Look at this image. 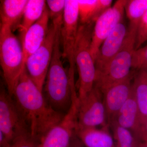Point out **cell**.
Here are the masks:
<instances>
[{"label":"cell","mask_w":147,"mask_h":147,"mask_svg":"<svg viewBox=\"0 0 147 147\" xmlns=\"http://www.w3.org/2000/svg\"><path fill=\"white\" fill-rule=\"evenodd\" d=\"M0 131L11 143L21 135L30 134L13 98L2 85L0 91Z\"/></svg>","instance_id":"cell-8"},{"label":"cell","mask_w":147,"mask_h":147,"mask_svg":"<svg viewBox=\"0 0 147 147\" xmlns=\"http://www.w3.org/2000/svg\"><path fill=\"white\" fill-rule=\"evenodd\" d=\"M0 62L7 91L12 96L25 63L22 44L7 25H1Z\"/></svg>","instance_id":"cell-3"},{"label":"cell","mask_w":147,"mask_h":147,"mask_svg":"<svg viewBox=\"0 0 147 147\" xmlns=\"http://www.w3.org/2000/svg\"><path fill=\"white\" fill-rule=\"evenodd\" d=\"M39 142L34 139L30 134L19 136L11 143V147H38Z\"/></svg>","instance_id":"cell-26"},{"label":"cell","mask_w":147,"mask_h":147,"mask_svg":"<svg viewBox=\"0 0 147 147\" xmlns=\"http://www.w3.org/2000/svg\"><path fill=\"white\" fill-rule=\"evenodd\" d=\"M113 123L128 129L139 140L142 126L133 88L128 99L119 110Z\"/></svg>","instance_id":"cell-15"},{"label":"cell","mask_w":147,"mask_h":147,"mask_svg":"<svg viewBox=\"0 0 147 147\" xmlns=\"http://www.w3.org/2000/svg\"><path fill=\"white\" fill-rule=\"evenodd\" d=\"M98 126L102 127L110 126L107 122L102 92L94 86L86 96L79 100L77 128Z\"/></svg>","instance_id":"cell-10"},{"label":"cell","mask_w":147,"mask_h":147,"mask_svg":"<svg viewBox=\"0 0 147 147\" xmlns=\"http://www.w3.org/2000/svg\"><path fill=\"white\" fill-rule=\"evenodd\" d=\"M77 1L79 6V24H86L93 23L92 19L97 4V0Z\"/></svg>","instance_id":"cell-22"},{"label":"cell","mask_w":147,"mask_h":147,"mask_svg":"<svg viewBox=\"0 0 147 147\" xmlns=\"http://www.w3.org/2000/svg\"><path fill=\"white\" fill-rule=\"evenodd\" d=\"M139 24L129 23L123 45L106 69L96 74L94 86L102 92L110 86L124 80L131 74Z\"/></svg>","instance_id":"cell-4"},{"label":"cell","mask_w":147,"mask_h":147,"mask_svg":"<svg viewBox=\"0 0 147 147\" xmlns=\"http://www.w3.org/2000/svg\"><path fill=\"white\" fill-rule=\"evenodd\" d=\"M70 108L63 119L50 129L40 140L38 147H70L78 126L79 100L75 86L72 87Z\"/></svg>","instance_id":"cell-7"},{"label":"cell","mask_w":147,"mask_h":147,"mask_svg":"<svg viewBox=\"0 0 147 147\" xmlns=\"http://www.w3.org/2000/svg\"><path fill=\"white\" fill-rule=\"evenodd\" d=\"M125 9L129 23L139 24L147 11V0H127Z\"/></svg>","instance_id":"cell-21"},{"label":"cell","mask_w":147,"mask_h":147,"mask_svg":"<svg viewBox=\"0 0 147 147\" xmlns=\"http://www.w3.org/2000/svg\"><path fill=\"white\" fill-rule=\"evenodd\" d=\"M50 14L46 7L40 18L30 27L21 38L24 54V62L43 43L47 36Z\"/></svg>","instance_id":"cell-14"},{"label":"cell","mask_w":147,"mask_h":147,"mask_svg":"<svg viewBox=\"0 0 147 147\" xmlns=\"http://www.w3.org/2000/svg\"><path fill=\"white\" fill-rule=\"evenodd\" d=\"M46 3L48 6L50 17L52 21L63 17L65 1L48 0L46 1Z\"/></svg>","instance_id":"cell-24"},{"label":"cell","mask_w":147,"mask_h":147,"mask_svg":"<svg viewBox=\"0 0 147 147\" xmlns=\"http://www.w3.org/2000/svg\"><path fill=\"white\" fill-rule=\"evenodd\" d=\"M62 24H59L57 28L53 56L43 88L48 103L55 110L63 113L67 110L68 111L71 105V90L69 69L67 70L64 68L61 60Z\"/></svg>","instance_id":"cell-2"},{"label":"cell","mask_w":147,"mask_h":147,"mask_svg":"<svg viewBox=\"0 0 147 147\" xmlns=\"http://www.w3.org/2000/svg\"><path fill=\"white\" fill-rule=\"evenodd\" d=\"M12 96L28 127L32 137L38 142L65 115L50 106L42 92L30 78L26 66Z\"/></svg>","instance_id":"cell-1"},{"label":"cell","mask_w":147,"mask_h":147,"mask_svg":"<svg viewBox=\"0 0 147 147\" xmlns=\"http://www.w3.org/2000/svg\"><path fill=\"white\" fill-rule=\"evenodd\" d=\"M46 7V1H28L24 11L21 24L18 28L21 38L28 29L41 17Z\"/></svg>","instance_id":"cell-19"},{"label":"cell","mask_w":147,"mask_h":147,"mask_svg":"<svg viewBox=\"0 0 147 147\" xmlns=\"http://www.w3.org/2000/svg\"><path fill=\"white\" fill-rule=\"evenodd\" d=\"M127 30L128 28L122 21L102 42L95 60L96 74L102 73L107 68L121 47Z\"/></svg>","instance_id":"cell-13"},{"label":"cell","mask_w":147,"mask_h":147,"mask_svg":"<svg viewBox=\"0 0 147 147\" xmlns=\"http://www.w3.org/2000/svg\"><path fill=\"white\" fill-rule=\"evenodd\" d=\"M127 2V0L116 1L95 23L90 46L91 54L94 62L102 42L118 24L123 21Z\"/></svg>","instance_id":"cell-11"},{"label":"cell","mask_w":147,"mask_h":147,"mask_svg":"<svg viewBox=\"0 0 147 147\" xmlns=\"http://www.w3.org/2000/svg\"><path fill=\"white\" fill-rule=\"evenodd\" d=\"M11 143L0 131V147H11Z\"/></svg>","instance_id":"cell-28"},{"label":"cell","mask_w":147,"mask_h":147,"mask_svg":"<svg viewBox=\"0 0 147 147\" xmlns=\"http://www.w3.org/2000/svg\"><path fill=\"white\" fill-rule=\"evenodd\" d=\"M63 19V17H62L52 21L43 43L25 62V66L30 78L42 92L52 60L57 28Z\"/></svg>","instance_id":"cell-6"},{"label":"cell","mask_w":147,"mask_h":147,"mask_svg":"<svg viewBox=\"0 0 147 147\" xmlns=\"http://www.w3.org/2000/svg\"><path fill=\"white\" fill-rule=\"evenodd\" d=\"M139 147H141L140 146V144H139Z\"/></svg>","instance_id":"cell-32"},{"label":"cell","mask_w":147,"mask_h":147,"mask_svg":"<svg viewBox=\"0 0 147 147\" xmlns=\"http://www.w3.org/2000/svg\"><path fill=\"white\" fill-rule=\"evenodd\" d=\"M79 6L77 1H65L63 19L61 30L63 46L62 57L69 63V71L74 74L75 65L74 50L79 27Z\"/></svg>","instance_id":"cell-9"},{"label":"cell","mask_w":147,"mask_h":147,"mask_svg":"<svg viewBox=\"0 0 147 147\" xmlns=\"http://www.w3.org/2000/svg\"><path fill=\"white\" fill-rule=\"evenodd\" d=\"M116 147H139L140 141L128 129L119 126L115 123L111 124Z\"/></svg>","instance_id":"cell-20"},{"label":"cell","mask_w":147,"mask_h":147,"mask_svg":"<svg viewBox=\"0 0 147 147\" xmlns=\"http://www.w3.org/2000/svg\"><path fill=\"white\" fill-rule=\"evenodd\" d=\"M144 138H147V119L142 125L139 140L141 141Z\"/></svg>","instance_id":"cell-29"},{"label":"cell","mask_w":147,"mask_h":147,"mask_svg":"<svg viewBox=\"0 0 147 147\" xmlns=\"http://www.w3.org/2000/svg\"><path fill=\"white\" fill-rule=\"evenodd\" d=\"M113 2L112 0H97V4L92 19L93 23L95 24L98 18L112 6Z\"/></svg>","instance_id":"cell-27"},{"label":"cell","mask_w":147,"mask_h":147,"mask_svg":"<svg viewBox=\"0 0 147 147\" xmlns=\"http://www.w3.org/2000/svg\"><path fill=\"white\" fill-rule=\"evenodd\" d=\"M1 1V25L9 26L13 31L18 29L28 1L3 0Z\"/></svg>","instance_id":"cell-17"},{"label":"cell","mask_w":147,"mask_h":147,"mask_svg":"<svg viewBox=\"0 0 147 147\" xmlns=\"http://www.w3.org/2000/svg\"><path fill=\"white\" fill-rule=\"evenodd\" d=\"M75 147H82L79 146H76Z\"/></svg>","instance_id":"cell-31"},{"label":"cell","mask_w":147,"mask_h":147,"mask_svg":"<svg viewBox=\"0 0 147 147\" xmlns=\"http://www.w3.org/2000/svg\"><path fill=\"white\" fill-rule=\"evenodd\" d=\"M76 135L86 147H116L108 127L77 128Z\"/></svg>","instance_id":"cell-16"},{"label":"cell","mask_w":147,"mask_h":147,"mask_svg":"<svg viewBox=\"0 0 147 147\" xmlns=\"http://www.w3.org/2000/svg\"><path fill=\"white\" fill-rule=\"evenodd\" d=\"M147 41V11L141 18L137 28L135 50L142 47Z\"/></svg>","instance_id":"cell-25"},{"label":"cell","mask_w":147,"mask_h":147,"mask_svg":"<svg viewBox=\"0 0 147 147\" xmlns=\"http://www.w3.org/2000/svg\"><path fill=\"white\" fill-rule=\"evenodd\" d=\"M94 23L79 24L74 60L79 74L78 96L82 100L94 86L96 69L90 53L91 43Z\"/></svg>","instance_id":"cell-5"},{"label":"cell","mask_w":147,"mask_h":147,"mask_svg":"<svg viewBox=\"0 0 147 147\" xmlns=\"http://www.w3.org/2000/svg\"><path fill=\"white\" fill-rule=\"evenodd\" d=\"M132 88L139 109L140 123L142 126L147 119V70L135 72Z\"/></svg>","instance_id":"cell-18"},{"label":"cell","mask_w":147,"mask_h":147,"mask_svg":"<svg viewBox=\"0 0 147 147\" xmlns=\"http://www.w3.org/2000/svg\"><path fill=\"white\" fill-rule=\"evenodd\" d=\"M135 71H132L126 79L114 84L102 91L103 102L106 111L107 122L109 126L119 110L131 94Z\"/></svg>","instance_id":"cell-12"},{"label":"cell","mask_w":147,"mask_h":147,"mask_svg":"<svg viewBox=\"0 0 147 147\" xmlns=\"http://www.w3.org/2000/svg\"><path fill=\"white\" fill-rule=\"evenodd\" d=\"M140 146L147 147V138H144L140 141Z\"/></svg>","instance_id":"cell-30"},{"label":"cell","mask_w":147,"mask_h":147,"mask_svg":"<svg viewBox=\"0 0 147 147\" xmlns=\"http://www.w3.org/2000/svg\"><path fill=\"white\" fill-rule=\"evenodd\" d=\"M132 68L136 71L147 70V45L135 50L133 54Z\"/></svg>","instance_id":"cell-23"}]
</instances>
